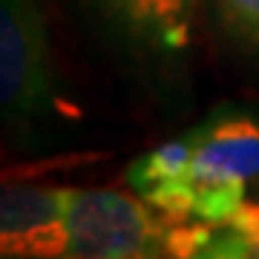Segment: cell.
I'll return each mask as SVG.
<instances>
[{
    "label": "cell",
    "mask_w": 259,
    "mask_h": 259,
    "mask_svg": "<svg viewBox=\"0 0 259 259\" xmlns=\"http://www.w3.org/2000/svg\"><path fill=\"white\" fill-rule=\"evenodd\" d=\"M219 29L248 52H259V0H207Z\"/></svg>",
    "instance_id": "7"
},
{
    "label": "cell",
    "mask_w": 259,
    "mask_h": 259,
    "mask_svg": "<svg viewBox=\"0 0 259 259\" xmlns=\"http://www.w3.org/2000/svg\"><path fill=\"white\" fill-rule=\"evenodd\" d=\"M179 259H259V204L245 202L222 225H199Z\"/></svg>",
    "instance_id": "6"
},
{
    "label": "cell",
    "mask_w": 259,
    "mask_h": 259,
    "mask_svg": "<svg viewBox=\"0 0 259 259\" xmlns=\"http://www.w3.org/2000/svg\"><path fill=\"white\" fill-rule=\"evenodd\" d=\"M55 98L52 47L40 0H0V112L6 136H29Z\"/></svg>",
    "instance_id": "3"
},
{
    "label": "cell",
    "mask_w": 259,
    "mask_h": 259,
    "mask_svg": "<svg viewBox=\"0 0 259 259\" xmlns=\"http://www.w3.org/2000/svg\"><path fill=\"white\" fill-rule=\"evenodd\" d=\"M176 222L141 196L69 187L64 259H176Z\"/></svg>",
    "instance_id": "2"
},
{
    "label": "cell",
    "mask_w": 259,
    "mask_h": 259,
    "mask_svg": "<svg viewBox=\"0 0 259 259\" xmlns=\"http://www.w3.org/2000/svg\"><path fill=\"white\" fill-rule=\"evenodd\" d=\"M112 47L144 66H173L193 44L196 0H81Z\"/></svg>",
    "instance_id": "4"
},
{
    "label": "cell",
    "mask_w": 259,
    "mask_h": 259,
    "mask_svg": "<svg viewBox=\"0 0 259 259\" xmlns=\"http://www.w3.org/2000/svg\"><path fill=\"white\" fill-rule=\"evenodd\" d=\"M69 187L6 182L0 193V256L64 259Z\"/></svg>",
    "instance_id": "5"
},
{
    "label": "cell",
    "mask_w": 259,
    "mask_h": 259,
    "mask_svg": "<svg viewBox=\"0 0 259 259\" xmlns=\"http://www.w3.org/2000/svg\"><path fill=\"white\" fill-rule=\"evenodd\" d=\"M127 187L173 222L222 225L259 185V112L219 107L130 161Z\"/></svg>",
    "instance_id": "1"
}]
</instances>
